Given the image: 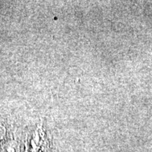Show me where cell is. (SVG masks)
<instances>
[{
	"label": "cell",
	"mask_w": 152,
	"mask_h": 152,
	"mask_svg": "<svg viewBox=\"0 0 152 152\" xmlns=\"http://www.w3.org/2000/svg\"><path fill=\"white\" fill-rule=\"evenodd\" d=\"M6 134V129L4 126L0 125V141L3 140V138L5 137Z\"/></svg>",
	"instance_id": "1"
},
{
	"label": "cell",
	"mask_w": 152,
	"mask_h": 152,
	"mask_svg": "<svg viewBox=\"0 0 152 152\" xmlns=\"http://www.w3.org/2000/svg\"><path fill=\"white\" fill-rule=\"evenodd\" d=\"M6 152H15V148L11 145H9L6 149Z\"/></svg>",
	"instance_id": "2"
}]
</instances>
